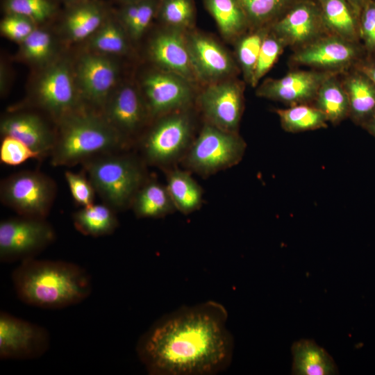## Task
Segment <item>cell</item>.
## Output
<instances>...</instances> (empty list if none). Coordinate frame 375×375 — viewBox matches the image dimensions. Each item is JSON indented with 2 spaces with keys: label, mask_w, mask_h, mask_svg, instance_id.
Listing matches in <instances>:
<instances>
[{
  "label": "cell",
  "mask_w": 375,
  "mask_h": 375,
  "mask_svg": "<svg viewBox=\"0 0 375 375\" xmlns=\"http://www.w3.org/2000/svg\"><path fill=\"white\" fill-rule=\"evenodd\" d=\"M50 347L47 330L8 312H0V358L31 360L42 356Z\"/></svg>",
  "instance_id": "obj_11"
},
{
  "label": "cell",
  "mask_w": 375,
  "mask_h": 375,
  "mask_svg": "<svg viewBox=\"0 0 375 375\" xmlns=\"http://www.w3.org/2000/svg\"><path fill=\"white\" fill-rule=\"evenodd\" d=\"M358 69L365 73L375 84V58L362 62Z\"/></svg>",
  "instance_id": "obj_43"
},
{
  "label": "cell",
  "mask_w": 375,
  "mask_h": 375,
  "mask_svg": "<svg viewBox=\"0 0 375 375\" xmlns=\"http://www.w3.org/2000/svg\"><path fill=\"white\" fill-rule=\"evenodd\" d=\"M56 240L46 218L19 216L0 223V260L19 262L34 258Z\"/></svg>",
  "instance_id": "obj_8"
},
{
  "label": "cell",
  "mask_w": 375,
  "mask_h": 375,
  "mask_svg": "<svg viewBox=\"0 0 375 375\" xmlns=\"http://www.w3.org/2000/svg\"><path fill=\"white\" fill-rule=\"evenodd\" d=\"M131 208L138 218H160L176 210L166 185L148 178L134 197Z\"/></svg>",
  "instance_id": "obj_25"
},
{
  "label": "cell",
  "mask_w": 375,
  "mask_h": 375,
  "mask_svg": "<svg viewBox=\"0 0 375 375\" xmlns=\"http://www.w3.org/2000/svg\"><path fill=\"white\" fill-rule=\"evenodd\" d=\"M196 17L194 0H160L156 17L164 26L187 31Z\"/></svg>",
  "instance_id": "obj_34"
},
{
  "label": "cell",
  "mask_w": 375,
  "mask_h": 375,
  "mask_svg": "<svg viewBox=\"0 0 375 375\" xmlns=\"http://www.w3.org/2000/svg\"><path fill=\"white\" fill-rule=\"evenodd\" d=\"M51 153L53 166H74L108 153L122 151L128 142L101 112L84 106L61 117Z\"/></svg>",
  "instance_id": "obj_3"
},
{
  "label": "cell",
  "mask_w": 375,
  "mask_h": 375,
  "mask_svg": "<svg viewBox=\"0 0 375 375\" xmlns=\"http://www.w3.org/2000/svg\"><path fill=\"white\" fill-rule=\"evenodd\" d=\"M185 38L199 83L208 85L233 78L237 69L235 60L216 40L193 28L185 31Z\"/></svg>",
  "instance_id": "obj_13"
},
{
  "label": "cell",
  "mask_w": 375,
  "mask_h": 375,
  "mask_svg": "<svg viewBox=\"0 0 375 375\" xmlns=\"http://www.w3.org/2000/svg\"><path fill=\"white\" fill-rule=\"evenodd\" d=\"M329 34L351 42L359 36L358 16L346 0H315Z\"/></svg>",
  "instance_id": "obj_24"
},
{
  "label": "cell",
  "mask_w": 375,
  "mask_h": 375,
  "mask_svg": "<svg viewBox=\"0 0 375 375\" xmlns=\"http://www.w3.org/2000/svg\"><path fill=\"white\" fill-rule=\"evenodd\" d=\"M270 28L285 46L298 48L329 34L315 0H299Z\"/></svg>",
  "instance_id": "obj_15"
},
{
  "label": "cell",
  "mask_w": 375,
  "mask_h": 375,
  "mask_svg": "<svg viewBox=\"0 0 375 375\" xmlns=\"http://www.w3.org/2000/svg\"><path fill=\"white\" fill-rule=\"evenodd\" d=\"M342 84L349 99V117L363 127L375 115V84L358 69Z\"/></svg>",
  "instance_id": "obj_23"
},
{
  "label": "cell",
  "mask_w": 375,
  "mask_h": 375,
  "mask_svg": "<svg viewBox=\"0 0 375 375\" xmlns=\"http://www.w3.org/2000/svg\"><path fill=\"white\" fill-rule=\"evenodd\" d=\"M74 75L81 98L101 112L117 82V64L106 55L86 53L78 60Z\"/></svg>",
  "instance_id": "obj_14"
},
{
  "label": "cell",
  "mask_w": 375,
  "mask_h": 375,
  "mask_svg": "<svg viewBox=\"0 0 375 375\" xmlns=\"http://www.w3.org/2000/svg\"><path fill=\"white\" fill-rule=\"evenodd\" d=\"M189 110H180L155 119L140 141L143 161L165 168L183 160L194 140L193 119Z\"/></svg>",
  "instance_id": "obj_5"
},
{
  "label": "cell",
  "mask_w": 375,
  "mask_h": 375,
  "mask_svg": "<svg viewBox=\"0 0 375 375\" xmlns=\"http://www.w3.org/2000/svg\"><path fill=\"white\" fill-rule=\"evenodd\" d=\"M6 13L26 17L36 24L51 19L56 12V5L52 0H3Z\"/></svg>",
  "instance_id": "obj_35"
},
{
  "label": "cell",
  "mask_w": 375,
  "mask_h": 375,
  "mask_svg": "<svg viewBox=\"0 0 375 375\" xmlns=\"http://www.w3.org/2000/svg\"><path fill=\"white\" fill-rule=\"evenodd\" d=\"M228 313L208 301L181 307L153 323L140 338L136 353L151 375H212L229 367L233 338Z\"/></svg>",
  "instance_id": "obj_1"
},
{
  "label": "cell",
  "mask_w": 375,
  "mask_h": 375,
  "mask_svg": "<svg viewBox=\"0 0 375 375\" xmlns=\"http://www.w3.org/2000/svg\"><path fill=\"white\" fill-rule=\"evenodd\" d=\"M282 128L290 133L314 131L327 127L325 115L312 104H298L276 110Z\"/></svg>",
  "instance_id": "obj_31"
},
{
  "label": "cell",
  "mask_w": 375,
  "mask_h": 375,
  "mask_svg": "<svg viewBox=\"0 0 375 375\" xmlns=\"http://www.w3.org/2000/svg\"><path fill=\"white\" fill-rule=\"evenodd\" d=\"M117 1H119V2L124 3H126V2L139 1V0H117Z\"/></svg>",
  "instance_id": "obj_47"
},
{
  "label": "cell",
  "mask_w": 375,
  "mask_h": 375,
  "mask_svg": "<svg viewBox=\"0 0 375 375\" xmlns=\"http://www.w3.org/2000/svg\"><path fill=\"white\" fill-rule=\"evenodd\" d=\"M60 1H63L67 5H70V4L78 3L85 0H60Z\"/></svg>",
  "instance_id": "obj_46"
},
{
  "label": "cell",
  "mask_w": 375,
  "mask_h": 375,
  "mask_svg": "<svg viewBox=\"0 0 375 375\" xmlns=\"http://www.w3.org/2000/svg\"><path fill=\"white\" fill-rule=\"evenodd\" d=\"M82 165L96 194L116 212L131 208L147 179L142 161L122 151L95 156Z\"/></svg>",
  "instance_id": "obj_4"
},
{
  "label": "cell",
  "mask_w": 375,
  "mask_h": 375,
  "mask_svg": "<svg viewBox=\"0 0 375 375\" xmlns=\"http://www.w3.org/2000/svg\"><path fill=\"white\" fill-rule=\"evenodd\" d=\"M129 36L116 15H109L90 37L89 47L103 55H124L129 50Z\"/></svg>",
  "instance_id": "obj_30"
},
{
  "label": "cell",
  "mask_w": 375,
  "mask_h": 375,
  "mask_svg": "<svg viewBox=\"0 0 375 375\" xmlns=\"http://www.w3.org/2000/svg\"><path fill=\"white\" fill-rule=\"evenodd\" d=\"M65 178L74 201L81 207L93 204L96 192L84 169L80 172L66 171Z\"/></svg>",
  "instance_id": "obj_39"
},
{
  "label": "cell",
  "mask_w": 375,
  "mask_h": 375,
  "mask_svg": "<svg viewBox=\"0 0 375 375\" xmlns=\"http://www.w3.org/2000/svg\"><path fill=\"white\" fill-rule=\"evenodd\" d=\"M160 0H140L135 17L127 31L133 40H139L144 33L153 19L156 17Z\"/></svg>",
  "instance_id": "obj_41"
},
{
  "label": "cell",
  "mask_w": 375,
  "mask_h": 375,
  "mask_svg": "<svg viewBox=\"0 0 375 375\" xmlns=\"http://www.w3.org/2000/svg\"><path fill=\"white\" fill-rule=\"evenodd\" d=\"M32 158L39 159V155L19 140L3 136L0 146V160L10 165H19Z\"/></svg>",
  "instance_id": "obj_38"
},
{
  "label": "cell",
  "mask_w": 375,
  "mask_h": 375,
  "mask_svg": "<svg viewBox=\"0 0 375 375\" xmlns=\"http://www.w3.org/2000/svg\"><path fill=\"white\" fill-rule=\"evenodd\" d=\"M165 185L176 210L181 213L188 215L201 207L202 189L189 172L179 169L169 170Z\"/></svg>",
  "instance_id": "obj_28"
},
{
  "label": "cell",
  "mask_w": 375,
  "mask_h": 375,
  "mask_svg": "<svg viewBox=\"0 0 375 375\" xmlns=\"http://www.w3.org/2000/svg\"><path fill=\"white\" fill-rule=\"evenodd\" d=\"M12 281L18 298L40 308L60 309L85 300L92 290L91 277L80 265L63 260H24Z\"/></svg>",
  "instance_id": "obj_2"
},
{
  "label": "cell",
  "mask_w": 375,
  "mask_h": 375,
  "mask_svg": "<svg viewBox=\"0 0 375 375\" xmlns=\"http://www.w3.org/2000/svg\"><path fill=\"white\" fill-rule=\"evenodd\" d=\"M285 44L272 31L265 38L254 69L251 86L256 87L260 80L271 69L279 55L282 53Z\"/></svg>",
  "instance_id": "obj_37"
},
{
  "label": "cell",
  "mask_w": 375,
  "mask_h": 375,
  "mask_svg": "<svg viewBox=\"0 0 375 375\" xmlns=\"http://www.w3.org/2000/svg\"><path fill=\"white\" fill-rule=\"evenodd\" d=\"M72 218L79 233L94 238L109 235L119 226L116 211L104 203L81 207Z\"/></svg>",
  "instance_id": "obj_27"
},
{
  "label": "cell",
  "mask_w": 375,
  "mask_h": 375,
  "mask_svg": "<svg viewBox=\"0 0 375 375\" xmlns=\"http://www.w3.org/2000/svg\"><path fill=\"white\" fill-rule=\"evenodd\" d=\"M235 42V53L244 80L251 84L258 57L265 38L270 31V26L251 28Z\"/></svg>",
  "instance_id": "obj_32"
},
{
  "label": "cell",
  "mask_w": 375,
  "mask_h": 375,
  "mask_svg": "<svg viewBox=\"0 0 375 375\" xmlns=\"http://www.w3.org/2000/svg\"><path fill=\"white\" fill-rule=\"evenodd\" d=\"M359 36L365 47L375 53V0H369L363 6L358 18Z\"/></svg>",
  "instance_id": "obj_42"
},
{
  "label": "cell",
  "mask_w": 375,
  "mask_h": 375,
  "mask_svg": "<svg viewBox=\"0 0 375 375\" xmlns=\"http://www.w3.org/2000/svg\"><path fill=\"white\" fill-rule=\"evenodd\" d=\"M338 74L328 71H294L279 78H268L256 90V95L290 106L312 104L322 83Z\"/></svg>",
  "instance_id": "obj_16"
},
{
  "label": "cell",
  "mask_w": 375,
  "mask_h": 375,
  "mask_svg": "<svg viewBox=\"0 0 375 375\" xmlns=\"http://www.w3.org/2000/svg\"><path fill=\"white\" fill-rule=\"evenodd\" d=\"M292 374L294 375H334L339 374L332 356L314 340L301 339L291 347Z\"/></svg>",
  "instance_id": "obj_22"
},
{
  "label": "cell",
  "mask_w": 375,
  "mask_h": 375,
  "mask_svg": "<svg viewBox=\"0 0 375 375\" xmlns=\"http://www.w3.org/2000/svg\"><path fill=\"white\" fill-rule=\"evenodd\" d=\"M67 6L62 26L67 38L74 42L92 36L110 15L104 5L97 0Z\"/></svg>",
  "instance_id": "obj_21"
},
{
  "label": "cell",
  "mask_w": 375,
  "mask_h": 375,
  "mask_svg": "<svg viewBox=\"0 0 375 375\" xmlns=\"http://www.w3.org/2000/svg\"><path fill=\"white\" fill-rule=\"evenodd\" d=\"M334 74L319 87L312 103L326 117L327 121L338 124L349 116V103L347 92Z\"/></svg>",
  "instance_id": "obj_29"
},
{
  "label": "cell",
  "mask_w": 375,
  "mask_h": 375,
  "mask_svg": "<svg viewBox=\"0 0 375 375\" xmlns=\"http://www.w3.org/2000/svg\"><path fill=\"white\" fill-rule=\"evenodd\" d=\"M74 75L67 61L58 60L47 67L37 83V104L56 121L83 107Z\"/></svg>",
  "instance_id": "obj_10"
},
{
  "label": "cell",
  "mask_w": 375,
  "mask_h": 375,
  "mask_svg": "<svg viewBox=\"0 0 375 375\" xmlns=\"http://www.w3.org/2000/svg\"><path fill=\"white\" fill-rule=\"evenodd\" d=\"M358 56L355 42L328 34L299 47L292 60L298 65L338 73L354 63Z\"/></svg>",
  "instance_id": "obj_17"
},
{
  "label": "cell",
  "mask_w": 375,
  "mask_h": 375,
  "mask_svg": "<svg viewBox=\"0 0 375 375\" xmlns=\"http://www.w3.org/2000/svg\"><path fill=\"white\" fill-rule=\"evenodd\" d=\"M299 0H240L249 28L271 26Z\"/></svg>",
  "instance_id": "obj_33"
},
{
  "label": "cell",
  "mask_w": 375,
  "mask_h": 375,
  "mask_svg": "<svg viewBox=\"0 0 375 375\" xmlns=\"http://www.w3.org/2000/svg\"><path fill=\"white\" fill-rule=\"evenodd\" d=\"M149 55L158 69L178 74L194 85L199 83L191 62L185 31L164 26L151 38Z\"/></svg>",
  "instance_id": "obj_18"
},
{
  "label": "cell",
  "mask_w": 375,
  "mask_h": 375,
  "mask_svg": "<svg viewBox=\"0 0 375 375\" xmlns=\"http://www.w3.org/2000/svg\"><path fill=\"white\" fill-rule=\"evenodd\" d=\"M21 53L28 61L43 65L49 62L54 51L53 40L50 33L36 28L21 43Z\"/></svg>",
  "instance_id": "obj_36"
},
{
  "label": "cell",
  "mask_w": 375,
  "mask_h": 375,
  "mask_svg": "<svg viewBox=\"0 0 375 375\" xmlns=\"http://www.w3.org/2000/svg\"><path fill=\"white\" fill-rule=\"evenodd\" d=\"M198 103L206 122L237 132L244 108L243 89L239 82L230 78L206 85Z\"/></svg>",
  "instance_id": "obj_12"
},
{
  "label": "cell",
  "mask_w": 375,
  "mask_h": 375,
  "mask_svg": "<svg viewBox=\"0 0 375 375\" xmlns=\"http://www.w3.org/2000/svg\"><path fill=\"white\" fill-rule=\"evenodd\" d=\"M222 37L235 41L249 28L240 0H203Z\"/></svg>",
  "instance_id": "obj_26"
},
{
  "label": "cell",
  "mask_w": 375,
  "mask_h": 375,
  "mask_svg": "<svg viewBox=\"0 0 375 375\" xmlns=\"http://www.w3.org/2000/svg\"><path fill=\"white\" fill-rule=\"evenodd\" d=\"M101 113L128 142L149 119L142 94L129 84L111 94Z\"/></svg>",
  "instance_id": "obj_19"
},
{
  "label": "cell",
  "mask_w": 375,
  "mask_h": 375,
  "mask_svg": "<svg viewBox=\"0 0 375 375\" xmlns=\"http://www.w3.org/2000/svg\"><path fill=\"white\" fill-rule=\"evenodd\" d=\"M56 185L47 175L24 170L3 178L0 185L2 203L19 215L46 218L56 195Z\"/></svg>",
  "instance_id": "obj_7"
},
{
  "label": "cell",
  "mask_w": 375,
  "mask_h": 375,
  "mask_svg": "<svg viewBox=\"0 0 375 375\" xmlns=\"http://www.w3.org/2000/svg\"><path fill=\"white\" fill-rule=\"evenodd\" d=\"M36 24L23 16L6 13L0 24L1 32L9 39L22 42L36 28Z\"/></svg>",
  "instance_id": "obj_40"
},
{
  "label": "cell",
  "mask_w": 375,
  "mask_h": 375,
  "mask_svg": "<svg viewBox=\"0 0 375 375\" xmlns=\"http://www.w3.org/2000/svg\"><path fill=\"white\" fill-rule=\"evenodd\" d=\"M246 146L238 132L206 122L183 160L189 169L209 176L237 165L242 159Z\"/></svg>",
  "instance_id": "obj_6"
},
{
  "label": "cell",
  "mask_w": 375,
  "mask_h": 375,
  "mask_svg": "<svg viewBox=\"0 0 375 375\" xmlns=\"http://www.w3.org/2000/svg\"><path fill=\"white\" fill-rule=\"evenodd\" d=\"M0 131L2 136H10L24 143L40 159L50 156L56 137V131H52L41 117L30 112L5 116L1 120Z\"/></svg>",
  "instance_id": "obj_20"
},
{
  "label": "cell",
  "mask_w": 375,
  "mask_h": 375,
  "mask_svg": "<svg viewBox=\"0 0 375 375\" xmlns=\"http://www.w3.org/2000/svg\"><path fill=\"white\" fill-rule=\"evenodd\" d=\"M363 127L375 138V115Z\"/></svg>",
  "instance_id": "obj_45"
},
{
  "label": "cell",
  "mask_w": 375,
  "mask_h": 375,
  "mask_svg": "<svg viewBox=\"0 0 375 375\" xmlns=\"http://www.w3.org/2000/svg\"><path fill=\"white\" fill-rule=\"evenodd\" d=\"M353 8L356 15L358 16L363 6L369 0H346Z\"/></svg>",
  "instance_id": "obj_44"
},
{
  "label": "cell",
  "mask_w": 375,
  "mask_h": 375,
  "mask_svg": "<svg viewBox=\"0 0 375 375\" xmlns=\"http://www.w3.org/2000/svg\"><path fill=\"white\" fill-rule=\"evenodd\" d=\"M194 84L160 69L147 73L142 81V97L149 119L190 108L195 97Z\"/></svg>",
  "instance_id": "obj_9"
}]
</instances>
